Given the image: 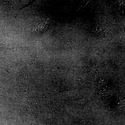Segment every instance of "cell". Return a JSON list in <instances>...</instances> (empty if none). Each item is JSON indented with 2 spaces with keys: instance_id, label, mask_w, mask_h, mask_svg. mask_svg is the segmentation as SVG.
I'll use <instances>...</instances> for the list:
<instances>
[{
  "instance_id": "6da1fadb",
  "label": "cell",
  "mask_w": 125,
  "mask_h": 125,
  "mask_svg": "<svg viewBox=\"0 0 125 125\" xmlns=\"http://www.w3.org/2000/svg\"><path fill=\"white\" fill-rule=\"evenodd\" d=\"M46 25L45 22H37L31 28V31L33 33L40 34L46 29Z\"/></svg>"
},
{
  "instance_id": "7a4b0ae2",
  "label": "cell",
  "mask_w": 125,
  "mask_h": 125,
  "mask_svg": "<svg viewBox=\"0 0 125 125\" xmlns=\"http://www.w3.org/2000/svg\"><path fill=\"white\" fill-rule=\"evenodd\" d=\"M99 84L101 85H103V86H104L106 84V82L104 79L103 78H101L99 80Z\"/></svg>"
},
{
  "instance_id": "3957f363",
  "label": "cell",
  "mask_w": 125,
  "mask_h": 125,
  "mask_svg": "<svg viewBox=\"0 0 125 125\" xmlns=\"http://www.w3.org/2000/svg\"><path fill=\"white\" fill-rule=\"evenodd\" d=\"M67 46H68L69 48H70L72 50H73L75 48V46L73 43H69L67 44Z\"/></svg>"
}]
</instances>
